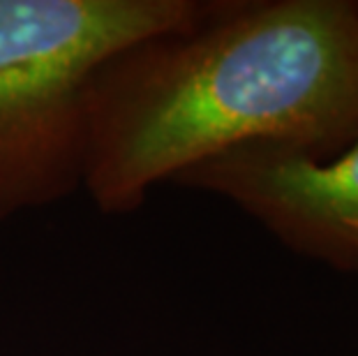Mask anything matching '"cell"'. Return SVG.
<instances>
[{"label":"cell","instance_id":"cell-1","mask_svg":"<svg viewBox=\"0 0 358 356\" xmlns=\"http://www.w3.org/2000/svg\"><path fill=\"white\" fill-rule=\"evenodd\" d=\"M358 123V3H217L100 67L83 187L132 213L164 180L250 146L315 148Z\"/></svg>","mask_w":358,"mask_h":356},{"label":"cell","instance_id":"cell-2","mask_svg":"<svg viewBox=\"0 0 358 356\" xmlns=\"http://www.w3.org/2000/svg\"><path fill=\"white\" fill-rule=\"evenodd\" d=\"M215 5L0 0V220L83 187L90 83L106 60L185 33Z\"/></svg>","mask_w":358,"mask_h":356},{"label":"cell","instance_id":"cell-3","mask_svg":"<svg viewBox=\"0 0 358 356\" xmlns=\"http://www.w3.org/2000/svg\"><path fill=\"white\" fill-rule=\"evenodd\" d=\"M176 183L217 192L299 252L358 269V123L315 148L250 146L182 173Z\"/></svg>","mask_w":358,"mask_h":356},{"label":"cell","instance_id":"cell-4","mask_svg":"<svg viewBox=\"0 0 358 356\" xmlns=\"http://www.w3.org/2000/svg\"><path fill=\"white\" fill-rule=\"evenodd\" d=\"M349 232H352V236H356V238H358V222L349 227Z\"/></svg>","mask_w":358,"mask_h":356}]
</instances>
